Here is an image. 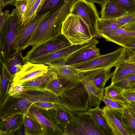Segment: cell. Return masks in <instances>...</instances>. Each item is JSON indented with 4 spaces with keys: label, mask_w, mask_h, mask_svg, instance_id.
Returning a JSON list of instances; mask_svg holds the SVG:
<instances>
[{
    "label": "cell",
    "mask_w": 135,
    "mask_h": 135,
    "mask_svg": "<svg viewBox=\"0 0 135 135\" xmlns=\"http://www.w3.org/2000/svg\"><path fill=\"white\" fill-rule=\"evenodd\" d=\"M77 0H66L59 9L48 14L33 34L29 46H36L61 33L63 23Z\"/></svg>",
    "instance_id": "1"
},
{
    "label": "cell",
    "mask_w": 135,
    "mask_h": 135,
    "mask_svg": "<svg viewBox=\"0 0 135 135\" xmlns=\"http://www.w3.org/2000/svg\"><path fill=\"white\" fill-rule=\"evenodd\" d=\"M22 21L17 9H13L0 28V61L6 64L20 51L17 36Z\"/></svg>",
    "instance_id": "2"
},
{
    "label": "cell",
    "mask_w": 135,
    "mask_h": 135,
    "mask_svg": "<svg viewBox=\"0 0 135 135\" xmlns=\"http://www.w3.org/2000/svg\"><path fill=\"white\" fill-rule=\"evenodd\" d=\"M60 96L62 105L72 112L87 111L89 109L88 94L81 82L64 87Z\"/></svg>",
    "instance_id": "3"
},
{
    "label": "cell",
    "mask_w": 135,
    "mask_h": 135,
    "mask_svg": "<svg viewBox=\"0 0 135 135\" xmlns=\"http://www.w3.org/2000/svg\"><path fill=\"white\" fill-rule=\"evenodd\" d=\"M61 33L72 45L86 42L93 37L86 23L79 16L69 14L62 25Z\"/></svg>",
    "instance_id": "4"
},
{
    "label": "cell",
    "mask_w": 135,
    "mask_h": 135,
    "mask_svg": "<svg viewBox=\"0 0 135 135\" xmlns=\"http://www.w3.org/2000/svg\"><path fill=\"white\" fill-rule=\"evenodd\" d=\"M72 112L73 122L60 125L63 135H103L88 110Z\"/></svg>",
    "instance_id": "5"
},
{
    "label": "cell",
    "mask_w": 135,
    "mask_h": 135,
    "mask_svg": "<svg viewBox=\"0 0 135 135\" xmlns=\"http://www.w3.org/2000/svg\"><path fill=\"white\" fill-rule=\"evenodd\" d=\"M127 55L125 49L123 47L109 54L100 55L90 61L70 66L79 72L111 69L126 58Z\"/></svg>",
    "instance_id": "6"
},
{
    "label": "cell",
    "mask_w": 135,
    "mask_h": 135,
    "mask_svg": "<svg viewBox=\"0 0 135 135\" xmlns=\"http://www.w3.org/2000/svg\"><path fill=\"white\" fill-rule=\"evenodd\" d=\"M69 14L80 16L88 26L93 36L101 37L97 28V22L100 18L94 3L86 0H77L71 7Z\"/></svg>",
    "instance_id": "7"
},
{
    "label": "cell",
    "mask_w": 135,
    "mask_h": 135,
    "mask_svg": "<svg viewBox=\"0 0 135 135\" xmlns=\"http://www.w3.org/2000/svg\"><path fill=\"white\" fill-rule=\"evenodd\" d=\"M13 96L24 98L35 107L43 109L54 110L60 104L62 105L60 96L45 90L23 91Z\"/></svg>",
    "instance_id": "8"
},
{
    "label": "cell",
    "mask_w": 135,
    "mask_h": 135,
    "mask_svg": "<svg viewBox=\"0 0 135 135\" xmlns=\"http://www.w3.org/2000/svg\"><path fill=\"white\" fill-rule=\"evenodd\" d=\"M72 45L63 34L61 33L52 39L32 48L24 57L25 61H31L51 53Z\"/></svg>",
    "instance_id": "9"
},
{
    "label": "cell",
    "mask_w": 135,
    "mask_h": 135,
    "mask_svg": "<svg viewBox=\"0 0 135 135\" xmlns=\"http://www.w3.org/2000/svg\"><path fill=\"white\" fill-rule=\"evenodd\" d=\"M99 41L93 37L85 43L71 45L59 50L49 54L36 59L32 61L35 63L45 64H50L62 60L74 52L87 47L96 45Z\"/></svg>",
    "instance_id": "10"
},
{
    "label": "cell",
    "mask_w": 135,
    "mask_h": 135,
    "mask_svg": "<svg viewBox=\"0 0 135 135\" xmlns=\"http://www.w3.org/2000/svg\"><path fill=\"white\" fill-rule=\"evenodd\" d=\"M53 109L46 110L32 106L29 112L39 122L47 135H63V132L58 124Z\"/></svg>",
    "instance_id": "11"
},
{
    "label": "cell",
    "mask_w": 135,
    "mask_h": 135,
    "mask_svg": "<svg viewBox=\"0 0 135 135\" xmlns=\"http://www.w3.org/2000/svg\"><path fill=\"white\" fill-rule=\"evenodd\" d=\"M49 70L47 65L26 61L20 70L15 75L10 86L23 84L43 75Z\"/></svg>",
    "instance_id": "12"
},
{
    "label": "cell",
    "mask_w": 135,
    "mask_h": 135,
    "mask_svg": "<svg viewBox=\"0 0 135 135\" xmlns=\"http://www.w3.org/2000/svg\"><path fill=\"white\" fill-rule=\"evenodd\" d=\"M32 105L31 102L24 98L8 95L0 105V119L16 113L25 114Z\"/></svg>",
    "instance_id": "13"
},
{
    "label": "cell",
    "mask_w": 135,
    "mask_h": 135,
    "mask_svg": "<svg viewBox=\"0 0 135 135\" xmlns=\"http://www.w3.org/2000/svg\"><path fill=\"white\" fill-rule=\"evenodd\" d=\"M49 13L37 15L33 20L26 25L19 27L17 33V42L20 51L24 50L28 46L33 33L42 21Z\"/></svg>",
    "instance_id": "14"
},
{
    "label": "cell",
    "mask_w": 135,
    "mask_h": 135,
    "mask_svg": "<svg viewBox=\"0 0 135 135\" xmlns=\"http://www.w3.org/2000/svg\"><path fill=\"white\" fill-rule=\"evenodd\" d=\"M100 55L99 49L95 45L82 49L64 59L55 62L64 65L71 66L90 61Z\"/></svg>",
    "instance_id": "15"
},
{
    "label": "cell",
    "mask_w": 135,
    "mask_h": 135,
    "mask_svg": "<svg viewBox=\"0 0 135 135\" xmlns=\"http://www.w3.org/2000/svg\"><path fill=\"white\" fill-rule=\"evenodd\" d=\"M49 70L55 73L64 87L80 82L78 71L71 66L64 65L57 62L47 64Z\"/></svg>",
    "instance_id": "16"
},
{
    "label": "cell",
    "mask_w": 135,
    "mask_h": 135,
    "mask_svg": "<svg viewBox=\"0 0 135 135\" xmlns=\"http://www.w3.org/2000/svg\"><path fill=\"white\" fill-rule=\"evenodd\" d=\"M102 110L113 135H129L122 121V110L113 108L106 105Z\"/></svg>",
    "instance_id": "17"
},
{
    "label": "cell",
    "mask_w": 135,
    "mask_h": 135,
    "mask_svg": "<svg viewBox=\"0 0 135 135\" xmlns=\"http://www.w3.org/2000/svg\"><path fill=\"white\" fill-rule=\"evenodd\" d=\"M78 72L80 79V82L88 95L89 108L99 106L101 102L103 101L104 97L105 88L101 89L99 88L89 77L81 72Z\"/></svg>",
    "instance_id": "18"
},
{
    "label": "cell",
    "mask_w": 135,
    "mask_h": 135,
    "mask_svg": "<svg viewBox=\"0 0 135 135\" xmlns=\"http://www.w3.org/2000/svg\"><path fill=\"white\" fill-rule=\"evenodd\" d=\"M25 114L16 113L0 119V135H12L23 125Z\"/></svg>",
    "instance_id": "19"
},
{
    "label": "cell",
    "mask_w": 135,
    "mask_h": 135,
    "mask_svg": "<svg viewBox=\"0 0 135 135\" xmlns=\"http://www.w3.org/2000/svg\"><path fill=\"white\" fill-rule=\"evenodd\" d=\"M106 40L124 47L135 38V31L126 30L122 27L107 32L100 35Z\"/></svg>",
    "instance_id": "20"
},
{
    "label": "cell",
    "mask_w": 135,
    "mask_h": 135,
    "mask_svg": "<svg viewBox=\"0 0 135 135\" xmlns=\"http://www.w3.org/2000/svg\"><path fill=\"white\" fill-rule=\"evenodd\" d=\"M135 72V57H126L115 67L112 72L111 84Z\"/></svg>",
    "instance_id": "21"
},
{
    "label": "cell",
    "mask_w": 135,
    "mask_h": 135,
    "mask_svg": "<svg viewBox=\"0 0 135 135\" xmlns=\"http://www.w3.org/2000/svg\"><path fill=\"white\" fill-rule=\"evenodd\" d=\"M57 77L55 73L49 70L43 75L23 84V91L44 90L49 81Z\"/></svg>",
    "instance_id": "22"
},
{
    "label": "cell",
    "mask_w": 135,
    "mask_h": 135,
    "mask_svg": "<svg viewBox=\"0 0 135 135\" xmlns=\"http://www.w3.org/2000/svg\"><path fill=\"white\" fill-rule=\"evenodd\" d=\"M23 125L25 135H47L42 125L29 112L25 115Z\"/></svg>",
    "instance_id": "23"
},
{
    "label": "cell",
    "mask_w": 135,
    "mask_h": 135,
    "mask_svg": "<svg viewBox=\"0 0 135 135\" xmlns=\"http://www.w3.org/2000/svg\"><path fill=\"white\" fill-rule=\"evenodd\" d=\"M100 18L116 19L128 13L119 5L109 0H106L101 6Z\"/></svg>",
    "instance_id": "24"
},
{
    "label": "cell",
    "mask_w": 135,
    "mask_h": 135,
    "mask_svg": "<svg viewBox=\"0 0 135 135\" xmlns=\"http://www.w3.org/2000/svg\"><path fill=\"white\" fill-rule=\"evenodd\" d=\"M110 70L99 69L80 72L89 77L98 87L103 89L106 82L112 77Z\"/></svg>",
    "instance_id": "25"
},
{
    "label": "cell",
    "mask_w": 135,
    "mask_h": 135,
    "mask_svg": "<svg viewBox=\"0 0 135 135\" xmlns=\"http://www.w3.org/2000/svg\"><path fill=\"white\" fill-rule=\"evenodd\" d=\"M88 112L103 135H113L99 106L89 108Z\"/></svg>",
    "instance_id": "26"
},
{
    "label": "cell",
    "mask_w": 135,
    "mask_h": 135,
    "mask_svg": "<svg viewBox=\"0 0 135 135\" xmlns=\"http://www.w3.org/2000/svg\"><path fill=\"white\" fill-rule=\"evenodd\" d=\"M0 61L2 66L0 81V105L7 96L10 84L14 78L9 72L6 64L1 61Z\"/></svg>",
    "instance_id": "27"
},
{
    "label": "cell",
    "mask_w": 135,
    "mask_h": 135,
    "mask_svg": "<svg viewBox=\"0 0 135 135\" xmlns=\"http://www.w3.org/2000/svg\"><path fill=\"white\" fill-rule=\"evenodd\" d=\"M45 0H27L26 9L20 26L33 20L41 9Z\"/></svg>",
    "instance_id": "28"
},
{
    "label": "cell",
    "mask_w": 135,
    "mask_h": 135,
    "mask_svg": "<svg viewBox=\"0 0 135 135\" xmlns=\"http://www.w3.org/2000/svg\"><path fill=\"white\" fill-rule=\"evenodd\" d=\"M122 121L129 135H135V112L126 105L122 109Z\"/></svg>",
    "instance_id": "29"
},
{
    "label": "cell",
    "mask_w": 135,
    "mask_h": 135,
    "mask_svg": "<svg viewBox=\"0 0 135 135\" xmlns=\"http://www.w3.org/2000/svg\"><path fill=\"white\" fill-rule=\"evenodd\" d=\"M54 110L55 117L59 125H67L73 122L74 118L73 112L62 105H59Z\"/></svg>",
    "instance_id": "30"
},
{
    "label": "cell",
    "mask_w": 135,
    "mask_h": 135,
    "mask_svg": "<svg viewBox=\"0 0 135 135\" xmlns=\"http://www.w3.org/2000/svg\"><path fill=\"white\" fill-rule=\"evenodd\" d=\"M124 26L116 19H102L100 18L97 22V28L98 32L100 36L102 34L122 27Z\"/></svg>",
    "instance_id": "31"
},
{
    "label": "cell",
    "mask_w": 135,
    "mask_h": 135,
    "mask_svg": "<svg viewBox=\"0 0 135 135\" xmlns=\"http://www.w3.org/2000/svg\"><path fill=\"white\" fill-rule=\"evenodd\" d=\"M104 97L109 99L122 102L127 105L128 103L122 95L123 89L111 84L104 88Z\"/></svg>",
    "instance_id": "32"
},
{
    "label": "cell",
    "mask_w": 135,
    "mask_h": 135,
    "mask_svg": "<svg viewBox=\"0 0 135 135\" xmlns=\"http://www.w3.org/2000/svg\"><path fill=\"white\" fill-rule=\"evenodd\" d=\"M21 51H20L12 58L9 60L6 63L8 70L14 78L16 74L22 68L25 61L22 56Z\"/></svg>",
    "instance_id": "33"
},
{
    "label": "cell",
    "mask_w": 135,
    "mask_h": 135,
    "mask_svg": "<svg viewBox=\"0 0 135 135\" xmlns=\"http://www.w3.org/2000/svg\"><path fill=\"white\" fill-rule=\"evenodd\" d=\"M66 0H45L40 10L37 15H42L48 12L51 14L59 9Z\"/></svg>",
    "instance_id": "34"
},
{
    "label": "cell",
    "mask_w": 135,
    "mask_h": 135,
    "mask_svg": "<svg viewBox=\"0 0 135 135\" xmlns=\"http://www.w3.org/2000/svg\"><path fill=\"white\" fill-rule=\"evenodd\" d=\"M123 89L135 88V72L110 84Z\"/></svg>",
    "instance_id": "35"
},
{
    "label": "cell",
    "mask_w": 135,
    "mask_h": 135,
    "mask_svg": "<svg viewBox=\"0 0 135 135\" xmlns=\"http://www.w3.org/2000/svg\"><path fill=\"white\" fill-rule=\"evenodd\" d=\"M64 89L62 84L57 77L49 81L47 84L44 90L48 91L56 96H60Z\"/></svg>",
    "instance_id": "36"
},
{
    "label": "cell",
    "mask_w": 135,
    "mask_h": 135,
    "mask_svg": "<svg viewBox=\"0 0 135 135\" xmlns=\"http://www.w3.org/2000/svg\"><path fill=\"white\" fill-rule=\"evenodd\" d=\"M125 10L128 13L135 12V0H109Z\"/></svg>",
    "instance_id": "37"
},
{
    "label": "cell",
    "mask_w": 135,
    "mask_h": 135,
    "mask_svg": "<svg viewBox=\"0 0 135 135\" xmlns=\"http://www.w3.org/2000/svg\"><path fill=\"white\" fill-rule=\"evenodd\" d=\"M27 4V0H20L16 1L13 4L16 7V8L21 16L22 21L26 9Z\"/></svg>",
    "instance_id": "38"
},
{
    "label": "cell",
    "mask_w": 135,
    "mask_h": 135,
    "mask_svg": "<svg viewBox=\"0 0 135 135\" xmlns=\"http://www.w3.org/2000/svg\"><path fill=\"white\" fill-rule=\"evenodd\" d=\"M103 101L106 106L115 109L122 110L126 105L122 102L109 99L104 97Z\"/></svg>",
    "instance_id": "39"
},
{
    "label": "cell",
    "mask_w": 135,
    "mask_h": 135,
    "mask_svg": "<svg viewBox=\"0 0 135 135\" xmlns=\"http://www.w3.org/2000/svg\"><path fill=\"white\" fill-rule=\"evenodd\" d=\"M124 47L127 57L132 58L135 57V38L126 44Z\"/></svg>",
    "instance_id": "40"
},
{
    "label": "cell",
    "mask_w": 135,
    "mask_h": 135,
    "mask_svg": "<svg viewBox=\"0 0 135 135\" xmlns=\"http://www.w3.org/2000/svg\"><path fill=\"white\" fill-rule=\"evenodd\" d=\"M124 25L135 21V12L127 14L116 19Z\"/></svg>",
    "instance_id": "41"
},
{
    "label": "cell",
    "mask_w": 135,
    "mask_h": 135,
    "mask_svg": "<svg viewBox=\"0 0 135 135\" xmlns=\"http://www.w3.org/2000/svg\"><path fill=\"white\" fill-rule=\"evenodd\" d=\"M122 95L128 102H135V88L123 89Z\"/></svg>",
    "instance_id": "42"
},
{
    "label": "cell",
    "mask_w": 135,
    "mask_h": 135,
    "mask_svg": "<svg viewBox=\"0 0 135 135\" xmlns=\"http://www.w3.org/2000/svg\"><path fill=\"white\" fill-rule=\"evenodd\" d=\"M23 91V84L10 86L8 94L9 96H12Z\"/></svg>",
    "instance_id": "43"
},
{
    "label": "cell",
    "mask_w": 135,
    "mask_h": 135,
    "mask_svg": "<svg viewBox=\"0 0 135 135\" xmlns=\"http://www.w3.org/2000/svg\"><path fill=\"white\" fill-rule=\"evenodd\" d=\"M9 14V10H6L2 12V10L0 9V28L2 27Z\"/></svg>",
    "instance_id": "44"
},
{
    "label": "cell",
    "mask_w": 135,
    "mask_h": 135,
    "mask_svg": "<svg viewBox=\"0 0 135 135\" xmlns=\"http://www.w3.org/2000/svg\"><path fill=\"white\" fill-rule=\"evenodd\" d=\"M15 0H0V9L8 4H13Z\"/></svg>",
    "instance_id": "45"
},
{
    "label": "cell",
    "mask_w": 135,
    "mask_h": 135,
    "mask_svg": "<svg viewBox=\"0 0 135 135\" xmlns=\"http://www.w3.org/2000/svg\"><path fill=\"white\" fill-rule=\"evenodd\" d=\"M122 27L126 30L135 31V21L131 23L126 25Z\"/></svg>",
    "instance_id": "46"
},
{
    "label": "cell",
    "mask_w": 135,
    "mask_h": 135,
    "mask_svg": "<svg viewBox=\"0 0 135 135\" xmlns=\"http://www.w3.org/2000/svg\"><path fill=\"white\" fill-rule=\"evenodd\" d=\"M90 2L93 3H96L101 6L106 0H86Z\"/></svg>",
    "instance_id": "47"
},
{
    "label": "cell",
    "mask_w": 135,
    "mask_h": 135,
    "mask_svg": "<svg viewBox=\"0 0 135 135\" xmlns=\"http://www.w3.org/2000/svg\"><path fill=\"white\" fill-rule=\"evenodd\" d=\"M135 112V102H128L126 105Z\"/></svg>",
    "instance_id": "48"
},
{
    "label": "cell",
    "mask_w": 135,
    "mask_h": 135,
    "mask_svg": "<svg viewBox=\"0 0 135 135\" xmlns=\"http://www.w3.org/2000/svg\"><path fill=\"white\" fill-rule=\"evenodd\" d=\"M18 0H15V1H18Z\"/></svg>",
    "instance_id": "49"
}]
</instances>
